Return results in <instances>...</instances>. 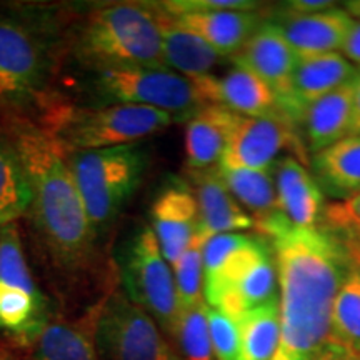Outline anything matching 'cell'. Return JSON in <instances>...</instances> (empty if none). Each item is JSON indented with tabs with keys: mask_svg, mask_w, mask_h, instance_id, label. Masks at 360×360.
I'll return each instance as SVG.
<instances>
[{
	"mask_svg": "<svg viewBox=\"0 0 360 360\" xmlns=\"http://www.w3.org/2000/svg\"><path fill=\"white\" fill-rule=\"evenodd\" d=\"M359 77L360 70L340 52L297 58L292 74L290 120L299 127L309 107Z\"/></svg>",
	"mask_w": 360,
	"mask_h": 360,
	"instance_id": "cell-14",
	"label": "cell"
},
{
	"mask_svg": "<svg viewBox=\"0 0 360 360\" xmlns=\"http://www.w3.org/2000/svg\"><path fill=\"white\" fill-rule=\"evenodd\" d=\"M11 130V143L32 188L27 215L40 244L58 269L84 267L92 255L96 231L67 160L69 152L30 122H13Z\"/></svg>",
	"mask_w": 360,
	"mask_h": 360,
	"instance_id": "cell-2",
	"label": "cell"
},
{
	"mask_svg": "<svg viewBox=\"0 0 360 360\" xmlns=\"http://www.w3.org/2000/svg\"><path fill=\"white\" fill-rule=\"evenodd\" d=\"M326 231L339 238L349 254L360 250V193L328 204L322 214Z\"/></svg>",
	"mask_w": 360,
	"mask_h": 360,
	"instance_id": "cell-33",
	"label": "cell"
},
{
	"mask_svg": "<svg viewBox=\"0 0 360 360\" xmlns=\"http://www.w3.org/2000/svg\"><path fill=\"white\" fill-rule=\"evenodd\" d=\"M120 278L125 295L146 310L160 330L174 337L180 312L177 290L172 269L150 225L142 227L124 249Z\"/></svg>",
	"mask_w": 360,
	"mask_h": 360,
	"instance_id": "cell-8",
	"label": "cell"
},
{
	"mask_svg": "<svg viewBox=\"0 0 360 360\" xmlns=\"http://www.w3.org/2000/svg\"><path fill=\"white\" fill-rule=\"evenodd\" d=\"M292 47L297 58L339 52L354 19L344 8L332 7L295 19H272Z\"/></svg>",
	"mask_w": 360,
	"mask_h": 360,
	"instance_id": "cell-18",
	"label": "cell"
},
{
	"mask_svg": "<svg viewBox=\"0 0 360 360\" xmlns=\"http://www.w3.org/2000/svg\"><path fill=\"white\" fill-rule=\"evenodd\" d=\"M52 72L47 29L19 15L0 13V114L39 103Z\"/></svg>",
	"mask_w": 360,
	"mask_h": 360,
	"instance_id": "cell-6",
	"label": "cell"
},
{
	"mask_svg": "<svg viewBox=\"0 0 360 360\" xmlns=\"http://www.w3.org/2000/svg\"><path fill=\"white\" fill-rule=\"evenodd\" d=\"M340 53L347 58L350 64L360 67V20H354L347 37H345V42L342 45Z\"/></svg>",
	"mask_w": 360,
	"mask_h": 360,
	"instance_id": "cell-37",
	"label": "cell"
},
{
	"mask_svg": "<svg viewBox=\"0 0 360 360\" xmlns=\"http://www.w3.org/2000/svg\"><path fill=\"white\" fill-rule=\"evenodd\" d=\"M344 11L347 12L354 20H360V0H349V2H344Z\"/></svg>",
	"mask_w": 360,
	"mask_h": 360,
	"instance_id": "cell-40",
	"label": "cell"
},
{
	"mask_svg": "<svg viewBox=\"0 0 360 360\" xmlns=\"http://www.w3.org/2000/svg\"><path fill=\"white\" fill-rule=\"evenodd\" d=\"M328 340L360 354V269L354 264L335 295Z\"/></svg>",
	"mask_w": 360,
	"mask_h": 360,
	"instance_id": "cell-30",
	"label": "cell"
},
{
	"mask_svg": "<svg viewBox=\"0 0 360 360\" xmlns=\"http://www.w3.org/2000/svg\"><path fill=\"white\" fill-rule=\"evenodd\" d=\"M350 255V260H352V264L355 267L360 269V250L359 252H354V254H349Z\"/></svg>",
	"mask_w": 360,
	"mask_h": 360,
	"instance_id": "cell-41",
	"label": "cell"
},
{
	"mask_svg": "<svg viewBox=\"0 0 360 360\" xmlns=\"http://www.w3.org/2000/svg\"><path fill=\"white\" fill-rule=\"evenodd\" d=\"M219 174L242 209L254 220V229L267 237L282 222H287L277 202L272 169L250 170L219 165Z\"/></svg>",
	"mask_w": 360,
	"mask_h": 360,
	"instance_id": "cell-20",
	"label": "cell"
},
{
	"mask_svg": "<svg viewBox=\"0 0 360 360\" xmlns=\"http://www.w3.org/2000/svg\"><path fill=\"white\" fill-rule=\"evenodd\" d=\"M47 307V299L37 283L19 285L0 281V332L32 344L49 322Z\"/></svg>",
	"mask_w": 360,
	"mask_h": 360,
	"instance_id": "cell-26",
	"label": "cell"
},
{
	"mask_svg": "<svg viewBox=\"0 0 360 360\" xmlns=\"http://www.w3.org/2000/svg\"><path fill=\"white\" fill-rule=\"evenodd\" d=\"M0 360H6V359H2V357H0Z\"/></svg>",
	"mask_w": 360,
	"mask_h": 360,
	"instance_id": "cell-42",
	"label": "cell"
},
{
	"mask_svg": "<svg viewBox=\"0 0 360 360\" xmlns=\"http://www.w3.org/2000/svg\"><path fill=\"white\" fill-rule=\"evenodd\" d=\"M192 80L205 103H219L242 117H270V119L289 120L282 112L272 90L244 67L233 65L232 70L220 77L210 74Z\"/></svg>",
	"mask_w": 360,
	"mask_h": 360,
	"instance_id": "cell-13",
	"label": "cell"
},
{
	"mask_svg": "<svg viewBox=\"0 0 360 360\" xmlns=\"http://www.w3.org/2000/svg\"><path fill=\"white\" fill-rule=\"evenodd\" d=\"M269 238L281 287V339L272 360H315L330 337L332 307L352 260L326 229L282 222Z\"/></svg>",
	"mask_w": 360,
	"mask_h": 360,
	"instance_id": "cell-1",
	"label": "cell"
},
{
	"mask_svg": "<svg viewBox=\"0 0 360 360\" xmlns=\"http://www.w3.org/2000/svg\"><path fill=\"white\" fill-rule=\"evenodd\" d=\"M94 231L107 227L130 200L147 170V150L137 143L69 152L67 155Z\"/></svg>",
	"mask_w": 360,
	"mask_h": 360,
	"instance_id": "cell-5",
	"label": "cell"
},
{
	"mask_svg": "<svg viewBox=\"0 0 360 360\" xmlns=\"http://www.w3.org/2000/svg\"><path fill=\"white\" fill-rule=\"evenodd\" d=\"M295 125L270 117H242L233 130L219 165L227 167L270 170L283 150H292L300 162L305 160Z\"/></svg>",
	"mask_w": 360,
	"mask_h": 360,
	"instance_id": "cell-10",
	"label": "cell"
},
{
	"mask_svg": "<svg viewBox=\"0 0 360 360\" xmlns=\"http://www.w3.org/2000/svg\"><path fill=\"white\" fill-rule=\"evenodd\" d=\"M277 202L287 222L299 229L317 227L323 214V193L312 172L294 155L281 157L272 165Z\"/></svg>",
	"mask_w": 360,
	"mask_h": 360,
	"instance_id": "cell-15",
	"label": "cell"
},
{
	"mask_svg": "<svg viewBox=\"0 0 360 360\" xmlns=\"http://www.w3.org/2000/svg\"><path fill=\"white\" fill-rule=\"evenodd\" d=\"M315 360H360V354H355L352 350L340 347V345L328 340L326 347H323Z\"/></svg>",
	"mask_w": 360,
	"mask_h": 360,
	"instance_id": "cell-38",
	"label": "cell"
},
{
	"mask_svg": "<svg viewBox=\"0 0 360 360\" xmlns=\"http://www.w3.org/2000/svg\"><path fill=\"white\" fill-rule=\"evenodd\" d=\"M267 247L260 237L245 233H219L204 245V300L215 307L225 287Z\"/></svg>",
	"mask_w": 360,
	"mask_h": 360,
	"instance_id": "cell-16",
	"label": "cell"
},
{
	"mask_svg": "<svg viewBox=\"0 0 360 360\" xmlns=\"http://www.w3.org/2000/svg\"><path fill=\"white\" fill-rule=\"evenodd\" d=\"M355 84L357 79L342 85L340 89L315 102L304 114L300 125H304L305 143L312 155L349 137Z\"/></svg>",
	"mask_w": 360,
	"mask_h": 360,
	"instance_id": "cell-22",
	"label": "cell"
},
{
	"mask_svg": "<svg viewBox=\"0 0 360 360\" xmlns=\"http://www.w3.org/2000/svg\"><path fill=\"white\" fill-rule=\"evenodd\" d=\"M232 62L233 65L244 67L257 75L272 90L282 112L290 120L292 74L297 57L287 39L283 37L282 30L274 22L265 20L247 40L244 47L232 57Z\"/></svg>",
	"mask_w": 360,
	"mask_h": 360,
	"instance_id": "cell-11",
	"label": "cell"
},
{
	"mask_svg": "<svg viewBox=\"0 0 360 360\" xmlns=\"http://www.w3.org/2000/svg\"><path fill=\"white\" fill-rule=\"evenodd\" d=\"M191 188L199 205L200 232L207 238L219 233H238L254 229V220L233 199L219 169L188 170Z\"/></svg>",
	"mask_w": 360,
	"mask_h": 360,
	"instance_id": "cell-17",
	"label": "cell"
},
{
	"mask_svg": "<svg viewBox=\"0 0 360 360\" xmlns=\"http://www.w3.org/2000/svg\"><path fill=\"white\" fill-rule=\"evenodd\" d=\"M175 120L165 112L127 103H98L94 107H49L44 130L67 152L98 150L139 142Z\"/></svg>",
	"mask_w": 360,
	"mask_h": 360,
	"instance_id": "cell-4",
	"label": "cell"
},
{
	"mask_svg": "<svg viewBox=\"0 0 360 360\" xmlns=\"http://www.w3.org/2000/svg\"><path fill=\"white\" fill-rule=\"evenodd\" d=\"M209 240L204 233H195L187 250L177 262L170 265L175 281V290L180 309L193 307L204 300V245Z\"/></svg>",
	"mask_w": 360,
	"mask_h": 360,
	"instance_id": "cell-31",
	"label": "cell"
},
{
	"mask_svg": "<svg viewBox=\"0 0 360 360\" xmlns=\"http://www.w3.org/2000/svg\"><path fill=\"white\" fill-rule=\"evenodd\" d=\"M150 219L162 254L169 265L175 264L200 229L199 205L191 186L179 179L169 182L155 197Z\"/></svg>",
	"mask_w": 360,
	"mask_h": 360,
	"instance_id": "cell-12",
	"label": "cell"
},
{
	"mask_svg": "<svg viewBox=\"0 0 360 360\" xmlns=\"http://www.w3.org/2000/svg\"><path fill=\"white\" fill-rule=\"evenodd\" d=\"M174 337L177 339L184 360H215L205 302L180 309Z\"/></svg>",
	"mask_w": 360,
	"mask_h": 360,
	"instance_id": "cell-32",
	"label": "cell"
},
{
	"mask_svg": "<svg viewBox=\"0 0 360 360\" xmlns=\"http://www.w3.org/2000/svg\"><path fill=\"white\" fill-rule=\"evenodd\" d=\"M155 6L170 17L192 12H217V11H242L255 12L262 4L252 0H167L155 2Z\"/></svg>",
	"mask_w": 360,
	"mask_h": 360,
	"instance_id": "cell-35",
	"label": "cell"
},
{
	"mask_svg": "<svg viewBox=\"0 0 360 360\" xmlns=\"http://www.w3.org/2000/svg\"><path fill=\"white\" fill-rule=\"evenodd\" d=\"M90 90L102 103L150 107L169 114L175 122L188 120L207 103L192 79L172 69H114L94 72Z\"/></svg>",
	"mask_w": 360,
	"mask_h": 360,
	"instance_id": "cell-7",
	"label": "cell"
},
{
	"mask_svg": "<svg viewBox=\"0 0 360 360\" xmlns=\"http://www.w3.org/2000/svg\"><path fill=\"white\" fill-rule=\"evenodd\" d=\"M332 7H335V4L330 0H289V2L278 6V12H282V15H277L276 19H295V17L312 15V13Z\"/></svg>",
	"mask_w": 360,
	"mask_h": 360,
	"instance_id": "cell-36",
	"label": "cell"
},
{
	"mask_svg": "<svg viewBox=\"0 0 360 360\" xmlns=\"http://www.w3.org/2000/svg\"><path fill=\"white\" fill-rule=\"evenodd\" d=\"M30 345V360H98L94 334L74 323L47 322Z\"/></svg>",
	"mask_w": 360,
	"mask_h": 360,
	"instance_id": "cell-28",
	"label": "cell"
},
{
	"mask_svg": "<svg viewBox=\"0 0 360 360\" xmlns=\"http://www.w3.org/2000/svg\"><path fill=\"white\" fill-rule=\"evenodd\" d=\"M242 115L219 103L205 107L187 120L186 154L188 170L219 167Z\"/></svg>",
	"mask_w": 360,
	"mask_h": 360,
	"instance_id": "cell-19",
	"label": "cell"
},
{
	"mask_svg": "<svg viewBox=\"0 0 360 360\" xmlns=\"http://www.w3.org/2000/svg\"><path fill=\"white\" fill-rule=\"evenodd\" d=\"M172 19L179 25L186 27L187 30L204 39L220 56L231 58L244 47L247 40L265 22L257 11L192 12L172 17Z\"/></svg>",
	"mask_w": 360,
	"mask_h": 360,
	"instance_id": "cell-21",
	"label": "cell"
},
{
	"mask_svg": "<svg viewBox=\"0 0 360 360\" xmlns=\"http://www.w3.org/2000/svg\"><path fill=\"white\" fill-rule=\"evenodd\" d=\"M352 137H360V77L355 84L354 94V112H352V125H350V134Z\"/></svg>",
	"mask_w": 360,
	"mask_h": 360,
	"instance_id": "cell-39",
	"label": "cell"
},
{
	"mask_svg": "<svg viewBox=\"0 0 360 360\" xmlns=\"http://www.w3.org/2000/svg\"><path fill=\"white\" fill-rule=\"evenodd\" d=\"M32 188L15 147L0 141V229L15 224L29 212Z\"/></svg>",
	"mask_w": 360,
	"mask_h": 360,
	"instance_id": "cell-29",
	"label": "cell"
},
{
	"mask_svg": "<svg viewBox=\"0 0 360 360\" xmlns=\"http://www.w3.org/2000/svg\"><path fill=\"white\" fill-rule=\"evenodd\" d=\"M70 52L92 74L132 67L169 69L162 51L159 13L152 4L96 8L72 34Z\"/></svg>",
	"mask_w": 360,
	"mask_h": 360,
	"instance_id": "cell-3",
	"label": "cell"
},
{
	"mask_svg": "<svg viewBox=\"0 0 360 360\" xmlns=\"http://www.w3.org/2000/svg\"><path fill=\"white\" fill-rule=\"evenodd\" d=\"M207 322H209L215 360H238L240 332H238L237 319L220 309L207 305Z\"/></svg>",
	"mask_w": 360,
	"mask_h": 360,
	"instance_id": "cell-34",
	"label": "cell"
},
{
	"mask_svg": "<svg viewBox=\"0 0 360 360\" xmlns=\"http://www.w3.org/2000/svg\"><path fill=\"white\" fill-rule=\"evenodd\" d=\"M94 340L107 360H182L154 319L124 290L112 292L98 309Z\"/></svg>",
	"mask_w": 360,
	"mask_h": 360,
	"instance_id": "cell-9",
	"label": "cell"
},
{
	"mask_svg": "<svg viewBox=\"0 0 360 360\" xmlns=\"http://www.w3.org/2000/svg\"><path fill=\"white\" fill-rule=\"evenodd\" d=\"M152 6L159 13L165 65L188 79L210 75V72L220 64L224 57L215 52L199 35L187 30L186 27L179 25L172 17L162 12L155 4H152Z\"/></svg>",
	"mask_w": 360,
	"mask_h": 360,
	"instance_id": "cell-24",
	"label": "cell"
},
{
	"mask_svg": "<svg viewBox=\"0 0 360 360\" xmlns=\"http://www.w3.org/2000/svg\"><path fill=\"white\" fill-rule=\"evenodd\" d=\"M312 175L323 197L335 202L360 193V137L349 135L315 154Z\"/></svg>",
	"mask_w": 360,
	"mask_h": 360,
	"instance_id": "cell-25",
	"label": "cell"
},
{
	"mask_svg": "<svg viewBox=\"0 0 360 360\" xmlns=\"http://www.w3.org/2000/svg\"><path fill=\"white\" fill-rule=\"evenodd\" d=\"M278 276L274 252L267 245L224 290L215 309L238 319L242 314L278 297Z\"/></svg>",
	"mask_w": 360,
	"mask_h": 360,
	"instance_id": "cell-23",
	"label": "cell"
},
{
	"mask_svg": "<svg viewBox=\"0 0 360 360\" xmlns=\"http://www.w3.org/2000/svg\"><path fill=\"white\" fill-rule=\"evenodd\" d=\"M237 323L240 332L238 360H272L281 339L278 297L242 314Z\"/></svg>",
	"mask_w": 360,
	"mask_h": 360,
	"instance_id": "cell-27",
	"label": "cell"
}]
</instances>
